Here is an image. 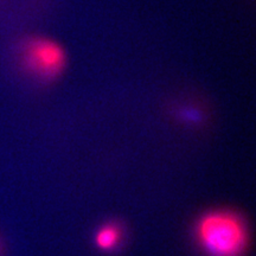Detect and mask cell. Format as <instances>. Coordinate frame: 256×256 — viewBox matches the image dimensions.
I'll return each mask as SVG.
<instances>
[{
    "instance_id": "cell-1",
    "label": "cell",
    "mask_w": 256,
    "mask_h": 256,
    "mask_svg": "<svg viewBox=\"0 0 256 256\" xmlns=\"http://www.w3.org/2000/svg\"><path fill=\"white\" fill-rule=\"evenodd\" d=\"M196 238L209 256H241L247 247L248 234L242 218L222 210L202 217L196 226Z\"/></svg>"
},
{
    "instance_id": "cell-2",
    "label": "cell",
    "mask_w": 256,
    "mask_h": 256,
    "mask_svg": "<svg viewBox=\"0 0 256 256\" xmlns=\"http://www.w3.org/2000/svg\"><path fill=\"white\" fill-rule=\"evenodd\" d=\"M25 66L44 78H55L66 66V54L55 42L44 38L28 40L23 46Z\"/></svg>"
},
{
    "instance_id": "cell-3",
    "label": "cell",
    "mask_w": 256,
    "mask_h": 256,
    "mask_svg": "<svg viewBox=\"0 0 256 256\" xmlns=\"http://www.w3.org/2000/svg\"><path fill=\"white\" fill-rule=\"evenodd\" d=\"M121 238L120 229L114 224L104 226L96 234L95 243L102 250H110L118 246Z\"/></svg>"
}]
</instances>
